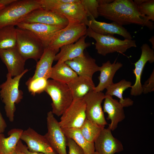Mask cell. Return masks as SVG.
Instances as JSON below:
<instances>
[{"instance_id": "1", "label": "cell", "mask_w": 154, "mask_h": 154, "mask_svg": "<svg viewBox=\"0 0 154 154\" xmlns=\"http://www.w3.org/2000/svg\"><path fill=\"white\" fill-rule=\"evenodd\" d=\"M99 16L123 26L135 24L145 26L150 30L154 23L139 12L138 6L132 0H114L111 3L99 5Z\"/></svg>"}, {"instance_id": "2", "label": "cell", "mask_w": 154, "mask_h": 154, "mask_svg": "<svg viewBox=\"0 0 154 154\" xmlns=\"http://www.w3.org/2000/svg\"><path fill=\"white\" fill-rule=\"evenodd\" d=\"M28 71L26 69L21 74L13 78L7 73L6 80L1 85L0 97L5 104L6 116L10 122L14 121L15 104L19 103L23 98V92L19 89L20 81Z\"/></svg>"}, {"instance_id": "3", "label": "cell", "mask_w": 154, "mask_h": 154, "mask_svg": "<svg viewBox=\"0 0 154 154\" xmlns=\"http://www.w3.org/2000/svg\"><path fill=\"white\" fill-rule=\"evenodd\" d=\"M40 8L38 0H17L0 11V29L17 26L30 12Z\"/></svg>"}, {"instance_id": "4", "label": "cell", "mask_w": 154, "mask_h": 154, "mask_svg": "<svg viewBox=\"0 0 154 154\" xmlns=\"http://www.w3.org/2000/svg\"><path fill=\"white\" fill-rule=\"evenodd\" d=\"M86 35L95 40V49L97 53L104 56L115 52L123 54L128 49L137 46L134 40L127 39L121 40L113 35L98 34L89 27L87 29Z\"/></svg>"}, {"instance_id": "5", "label": "cell", "mask_w": 154, "mask_h": 154, "mask_svg": "<svg viewBox=\"0 0 154 154\" xmlns=\"http://www.w3.org/2000/svg\"><path fill=\"white\" fill-rule=\"evenodd\" d=\"M16 48L26 61L33 59L37 61L42 56L45 48L38 38L32 31L17 27Z\"/></svg>"}, {"instance_id": "6", "label": "cell", "mask_w": 154, "mask_h": 154, "mask_svg": "<svg viewBox=\"0 0 154 154\" xmlns=\"http://www.w3.org/2000/svg\"><path fill=\"white\" fill-rule=\"evenodd\" d=\"M45 91L51 98L52 112L58 117L62 115L73 100L69 87L64 83L48 79Z\"/></svg>"}, {"instance_id": "7", "label": "cell", "mask_w": 154, "mask_h": 154, "mask_svg": "<svg viewBox=\"0 0 154 154\" xmlns=\"http://www.w3.org/2000/svg\"><path fill=\"white\" fill-rule=\"evenodd\" d=\"M86 26L83 23L68 21L66 27L55 35L48 47L58 52L63 46L76 42L86 35Z\"/></svg>"}, {"instance_id": "8", "label": "cell", "mask_w": 154, "mask_h": 154, "mask_svg": "<svg viewBox=\"0 0 154 154\" xmlns=\"http://www.w3.org/2000/svg\"><path fill=\"white\" fill-rule=\"evenodd\" d=\"M86 119V104L82 98L73 100L58 122L62 128L80 129Z\"/></svg>"}, {"instance_id": "9", "label": "cell", "mask_w": 154, "mask_h": 154, "mask_svg": "<svg viewBox=\"0 0 154 154\" xmlns=\"http://www.w3.org/2000/svg\"><path fill=\"white\" fill-rule=\"evenodd\" d=\"M47 132L44 135L58 154H68L67 137L52 111L47 113Z\"/></svg>"}, {"instance_id": "10", "label": "cell", "mask_w": 154, "mask_h": 154, "mask_svg": "<svg viewBox=\"0 0 154 154\" xmlns=\"http://www.w3.org/2000/svg\"><path fill=\"white\" fill-rule=\"evenodd\" d=\"M105 97L102 92H96L93 90L83 98L86 104V119L104 126L108 124L102 106Z\"/></svg>"}, {"instance_id": "11", "label": "cell", "mask_w": 154, "mask_h": 154, "mask_svg": "<svg viewBox=\"0 0 154 154\" xmlns=\"http://www.w3.org/2000/svg\"><path fill=\"white\" fill-rule=\"evenodd\" d=\"M21 22L39 23L64 28L68 21L64 16L42 8L35 9L26 16Z\"/></svg>"}, {"instance_id": "12", "label": "cell", "mask_w": 154, "mask_h": 154, "mask_svg": "<svg viewBox=\"0 0 154 154\" xmlns=\"http://www.w3.org/2000/svg\"><path fill=\"white\" fill-rule=\"evenodd\" d=\"M141 53L139 59L134 63L135 68L133 70L135 80L134 84L131 86L130 94L137 96L143 93L141 79L145 66L148 62L152 63L154 62V51L147 44H142L141 47Z\"/></svg>"}, {"instance_id": "13", "label": "cell", "mask_w": 154, "mask_h": 154, "mask_svg": "<svg viewBox=\"0 0 154 154\" xmlns=\"http://www.w3.org/2000/svg\"><path fill=\"white\" fill-rule=\"evenodd\" d=\"M20 139L27 144L31 152L44 154H58L45 137L29 127L23 131Z\"/></svg>"}, {"instance_id": "14", "label": "cell", "mask_w": 154, "mask_h": 154, "mask_svg": "<svg viewBox=\"0 0 154 154\" xmlns=\"http://www.w3.org/2000/svg\"><path fill=\"white\" fill-rule=\"evenodd\" d=\"M112 131L108 127L103 129L94 143L95 151L99 154H114L123 150L122 143Z\"/></svg>"}, {"instance_id": "15", "label": "cell", "mask_w": 154, "mask_h": 154, "mask_svg": "<svg viewBox=\"0 0 154 154\" xmlns=\"http://www.w3.org/2000/svg\"><path fill=\"white\" fill-rule=\"evenodd\" d=\"M66 17L68 21L85 24L87 25L88 15L81 3L80 0L62 4L49 10Z\"/></svg>"}, {"instance_id": "16", "label": "cell", "mask_w": 154, "mask_h": 154, "mask_svg": "<svg viewBox=\"0 0 154 154\" xmlns=\"http://www.w3.org/2000/svg\"><path fill=\"white\" fill-rule=\"evenodd\" d=\"M65 62L79 76L92 80L94 74L99 71L100 66L96 64V60L91 56L84 54Z\"/></svg>"}, {"instance_id": "17", "label": "cell", "mask_w": 154, "mask_h": 154, "mask_svg": "<svg viewBox=\"0 0 154 154\" xmlns=\"http://www.w3.org/2000/svg\"><path fill=\"white\" fill-rule=\"evenodd\" d=\"M0 58L7 67L8 73L12 77L21 75L25 70L26 60L19 52L16 47L0 50Z\"/></svg>"}, {"instance_id": "18", "label": "cell", "mask_w": 154, "mask_h": 154, "mask_svg": "<svg viewBox=\"0 0 154 154\" xmlns=\"http://www.w3.org/2000/svg\"><path fill=\"white\" fill-rule=\"evenodd\" d=\"M17 26L32 31L40 40L45 48L48 47L55 35L63 29L58 26L39 23L21 22Z\"/></svg>"}, {"instance_id": "19", "label": "cell", "mask_w": 154, "mask_h": 154, "mask_svg": "<svg viewBox=\"0 0 154 154\" xmlns=\"http://www.w3.org/2000/svg\"><path fill=\"white\" fill-rule=\"evenodd\" d=\"M104 100L103 110L108 114L107 119L111 121L108 127L114 131L117 128L118 123L125 118L124 107L112 96L106 95Z\"/></svg>"}, {"instance_id": "20", "label": "cell", "mask_w": 154, "mask_h": 154, "mask_svg": "<svg viewBox=\"0 0 154 154\" xmlns=\"http://www.w3.org/2000/svg\"><path fill=\"white\" fill-rule=\"evenodd\" d=\"M87 37L86 35L84 36L74 43L61 47L59 52L56 55L54 61H57L58 62H65L83 55L85 49L91 44L86 42Z\"/></svg>"}, {"instance_id": "21", "label": "cell", "mask_w": 154, "mask_h": 154, "mask_svg": "<svg viewBox=\"0 0 154 154\" xmlns=\"http://www.w3.org/2000/svg\"><path fill=\"white\" fill-rule=\"evenodd\" d=\"M90 19L87 26L97 33L113 36L117 34L125 39H132L133 38L130 33L126 29L115 22L107 23L98 21L93 18Z\"/></svg>"}, {"instance_id": "22", "label": "cell", "mask_w": 154, "mask_h": 154, "mask_svg": "<svg viewBox=\"0 0 154 154\" xmlns=\"http://www.w3.org/2000/svg\"><path fill=\"white\" fill-rule=\"evenodd\" d=\"M122 66L123 64L116 62V60L112 63L110 60L103 63L100 66V74L98 77L99 82L94 88V91L96 92H102L112 84L116 73Z\"/></svg>"}, {"instance_id": "23", "label": "cell", "mask_w": 154, "mask_h": 154, "mask_svg": "<svg viewBox=\"0 0 154 154\" xmlns=\"http://www.w3.org/2000/svg\"><path fill=\"white\" fill-rule=\"evenodd\" d=\"M57 52L48 47L45 48L42 56L37 63L34 75L29 78L33 80L44 78L48 80L50 78L53 62Z\"/></svg>"}, {"instance_id": "24", "label": "cell", "mask_w": 154, "mask_h": 154, "mask_svg": "<svg viewBox=\"0 0 154 154\" xmlns=\"http://www.w3.org/2000/svg\"><path fill=\"white\" fill-rule=\"evenodd\" d=\"M67 84L70 90L73 100L83 98L95 87L93 80L79 76Z\"/></svg>"}, {"instance_id": "25", "label": "cell", "mask_w": 154, "mask_h": 154, "mask_svg": "<svg viewBox=\"0 0 154 154\" xmlns=\"http://www.w3.org/2000/svg\"><path fill=\"white\" fill-rule=\"evenodd\" d=\"M78 76L65 62H58L52 67L50 78L67 84Z\"/></svg>"}, {"instance_id": "26", "label": "cell", "mask_w": 154, "mask_h": 154, "mask_svg": "<svg viewBox=\"0 0 154 154\" xmlns=\"http://www.w3.org/2000/svg\"><path fill=\"white\" fill-rule=\"evenodd\" d=\"M131 82L123 79L117 83H113L109 86L106 89L105 94L106 96L117 97L119 99V102L124 108L128 107L133 105V101L129 98H123V94L125 90L131 88Z\"/></svg>"}, {"instance_id": "27", "label": "cell", "mask_w": 154, "mask_h": 154, "mask_svg": "<svg viewBox=\"0 0 154 154\" xmlns=\"http://www.w3.org/2000/svg\"><path fill=\"white\" fill-rule=\"evenodd\" d=\"M23 131L20 129H12L8 132L9 136L7 137L0 133V154H11L16 148Z\"/></svg>"}, {"instance_id": "28", "label": "cell", "mask_w": 154, "mask_h": 154, "mask_svg": "<svg viewBox=\"0 0 154 154\" xmlns=\"http://www.w3.org/2000/svg\"><path fill=\"white\" fill-rule=\"evenodd\" d=\"M62 129L66 137L73 140L83 149L85 154H94V143L87 141L82 134L79 128Z\"/></svg>"}, {"instance_id": "29", "label": "cell", "mask_w": 154, "mask_h": 154, "mask_svg": "<svg viewBox=\"0 0 154 154\" xmlns=\"http://www.w3.org/2000/svg\"><path fill=\"white\" fill-rule=\"evenodd\" d=\"M17 40L16 29L14 26L0 29V50L16 47Z\"/></svg>"}, {"instance_id": "30", "label": "cell", "mask_w": 154, "mask_h": 154, "mask_svg": "<svg viewBox=\"0 0 154 154\" xmlns=\"http://www.w3.org/2000/svg\"><path fill=\"white\" fill-rule=\"evenodd\" d=\"M105 127L86 119L80 129L82 134L87 141L94 143Z\"/></svg>"}, {"instance_id": "31", "label": "cell", "mask_w": 154, "mask_h": 154, "mask_svg": "<svg viewBox=\"0 0 154 154\" xmlns=\"http://www.w3.org/2000/svg\"><path fill=\"white\" fill-rule=\"evenodd\" d=\"M48 80L44 78H40L33 80L29 79L26 82L29 92L33 96L40 94L45 91Z\"/></svg>"}, {"instance_id": "32", "label": "cell", "mask_w": 154, "mask_h": 154, "mask_svg": "<svg viewBox=\"0 0 154 154\" xmlns=\"http://www.w3.org/2000/svg\"><path fill=\"white\" fill-rule=\"evenodd\" d=\"M80 1L88 17L95 19L98 17L99 5L98 0H80Z\"/></svg>"}, {"instance_id": "33", "label": "cell", "mask_w": 154, "mask_h": 154, "mask_svg": "<svg viewBox=\"0 0 154 154\" xmlns=\"http://www.w3.org/2000/svg\"><path fill=\"white\" fill-rule=\"evenodd\" d=\"M138 7L139 11L141 15L147 17L149 21H154V0H148Z\"/></svg>"}, {"instance_id": "34", "label": "cell", "mask_w": 154, "mask_h": 154, "mask_svg": "<svg viewBox=\"0 0 154 154\" xmlns=\"http://www.w3.org/2000/svg\"><path fill=\"white\" fill-rule=\"evenodd\" d=\"M76 0H38L41 8L50 10L52 8L62 4L74 2Z\"/></svg>"}, {"instance_id": "35", "label": "cell", "mask_w": 154, "mask_h": 154, "mask_svg": "<svg viewBox=\"0 0 154 154\" xmlns=\"http://www.w3.org/2000/svg\"><path fill=\"white\" fill-rule=\"evenodd\" d=\"M67 146L69 149L68 154H85L83 149L70 138H67Z\"/></svg>"}, {"instance_id": "36", "label": "cell", "mask_w": 154, "mask_h": 154, "mask_svg": "<svg viewBox=\"0 0 154 154\" xmlns=\"http://www.w3.org/2000/svg\"><path fill=\"white\" fill-rule=\"evenodd\" d=\"M143 93L147 94L154 91V70L148 79L142 85Z\"/></svg>"}, {"instance_id": "37", "label": "cell", "mask_w": 154, "mask_h": 154, "mask_svg": "<svg viewBox=\"0 0 154 154\" xmlns=\"http://www.w3.org/2000/svg\"><path fill=\"white\" fill-rule=\"evenodd\" d=\"M16 148L24 154H44L42 153L32 152L29 151L27 147L24 145L20 139L18 141Z\"/></svg>"}, {"instance_id": "38", "label": "cell", "mask_w": 154, "mask_h": 154, "mask_svg": "<svg viewBox=\"0 0 154 154\" xmlns=\"http://www.w3.org/2000/svg\"><path fill=\"white\" fill-rule=\"evenodd\" d=\"M1 84H0V89ZM7 127L6 122L0 111V133H3Z\"/></svg>"}, {"instance_id": "39", "label": "cell", "mask_w": 154, "mask_h": 154, "mask_svg": "<svg viewBox=\"0 0 154 154\" xmlns=\"http://www.w3.org/2000/svg\"><path fill=\"white\" fill-rule=\"evenodd\" d=\"M17 0H0V3L5 7L10 5Z\"/></svg>"}, {"instance_id": "40", "label": "cell", "mask_w": 154, "mask_h": 154, "mask_svg": "<svg viewBox=\"0 0 154 154\" xmlns=\"http://www.w3.org/2000/svg\"><path fill=\"white\" fill-rule=\"evenodd\" d=\"M113 1V0H98L99 5L109 4Z\"/></svg>"}, {"instance_id": "41", "label": "cell", "mask_w": 154, "mask_h": 154, "mask_svg": "<svg viewBox=\"0 0 154 154\" xmlns=\"http://www.w3.org/2000/svg\"><path fill=\"white\" fill-rule=\"evenodd\" d=\"M148 0H134L133 1L138 6L147 1Z\"/></svg>"}, {"instance_id": "42", "label": "cell", "mask_w": 154, "mask_h": 154, "mask_svg": "<svg viewBox=\"0 0 154 154\" xmlns=\"http://www.w3.org/2000/svg\"><path fill=\"white\" fill-rule=\"evenodd\" d=\"M11 154H24L23 152L16 148Z\"/></svg>"}, {"instance_id": "43", "label": "cell", "mask_w": 154, "mask_h": 154, "mask_svg": "<svg viewBox=\"0 0 154 154\" xmlns=\"http://www.w3.org/2000/svg\"><path fill=\"white\" fill-rule=\"evenodd\" d=\"M149 41L151 43L152 45V49H154V37L152 36L149 39Z\"/></svg>"}, {"instance_id": "44", "label": "cell", "mask_w": 154, "mask_h": 154, "mask_svg": "<svg viewBox=\"0 0 154 154\" xmlns=\"http://www.w3.org/2000/svg\"><path fill=\"white\" fill-rule=\"evenodd\" d=\"M5 7V6L0 3V11L4 8Z\"/></svg>"}, {"instance_id": "45", "label": "cell", "mask_w": 154, "mask_h": 154, "mask_svg": "<svg viewBox=\"0 0 154 154\" xmlns=\"http://www.w3.org/2000/svg\"><path fill=\"white\" fill-rule=\"evenodd\" d=\"M94 154H99L97 152L95 151Z\"/></svg>"}]
</instances>
